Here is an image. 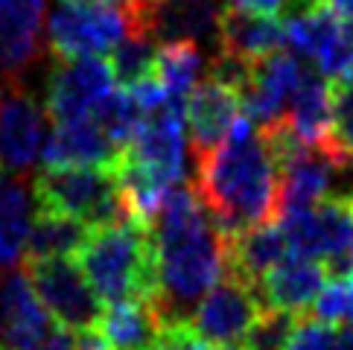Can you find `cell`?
<instances>
[{
	"label": "cell",
	"instance_id": "obj_34",
	"mask_svg": "<svg viewBox=\"0 0 353 350\" xmlns=\"http://www.w3.org/2000/svg\"><path fill=\"white\" fill-rule=\"evenodd\" d=\"M35 350H77V342L70 339V333L68 330H61V327H53V333L47 336V339L35 347Z\"/></svg>",
	"mask_w": 353,
	"mask_h": 350
},
{
	"label": "cell",
	"instance_id": "obj_15",
	"mask_svg": "<svg viewBox=\"0 0 353 350\" xmlns=\"http://www.w3.org/2000/svg\"><path fill=\"white\" fill-rule=\"evenodd\" d=\"M50 333V312L27 271H6L0 280V350H35Z\"/></svg>",
	"mask_w": 353,
	"mask_h": 350
},
{
	"label": "cell",
	"instance_id": "obj_24",
	"mask_svg": "<svg viewBox=\"0 0 353 350\" xmlns=\"http://www.w3.org/2000/svg\"><path fill=\"white\" fill-rule=\"evenodd\" d=\"M30 202L23 184L15 178L0 181V271H9L30 243Z\"/></svg>",
	"mask_w": 353,
	"mask_h": 350
},
{
	"label": "cell",
	"instance_id": "obj_25",
	"mask_svg": "<svg viewBox=\"0 0 353 350\" xmlns=\"http://www.w3.org/2000/svg\"><path fill=\"white\" fill-rule=\"evenodd\" d=\"M201 70V50L199 44L190 41H172L158 47V59H155V76L161 79L163 91L170 96V105H181L187 103V96L193 94L196 79Z\"/></svg>",
	"mask_w": 353,
	"mask_h": 350
},
{
	"label": "cell",
	"instance_id": "obj_8",
	"mask_svg": "<svg viewBox=\"0 0 353 350\" xmlns=\"http://www.w3.org/2000/svg\"><path fill=\"white\" fill-rule=\"evenodd\" d=\"M225 0H134L125 12L129 35H146L152 41H219V21Z\"/></svg>",
	"mask_w": 353,
	"mask_h": 350
},
{
	"label": "cell",
	"instance_id": "obj_23",
	"mask_svg": "<svg viewBox=\"0 0 353 350\" xmlns=\"http://www.w3.org/2000/svg\"><path fill=\"white\" fill-rule=\"evenodd\" d=\"M91 228L82 225L79 219L50 214V210H35L32 225H30V243H27V257L30 260H56V257H77Z\"/></svg>",
	"mask_w": 353,
	"mask_h": 350
},
{
	"label": "cell",
	"instance_id": "obj_7",
	"mask_svg": "<svg viewBox=\"0 0 353 350\" xmlns=\"http://www.w3.org/2000/svg\"><path fill=\"white\" fill-rule=\"evenodd\" d=\"M286 41L307 56L327 82L353 79V27L327 3H312L286 18Z\"/></svg>",
	"mask_w": 353,
	"mask_h": 350
},
{
	"label": "cell",
	"instance_id": "obj_12",
	"mask_svg": "<svg viewBox=\"0 0 353 350\" xmlns=\"http://www.w3.org/2000/svg\"><path fill=\"white\" fill-rule=\"evenodd\" d=\"M114 73H111L105 59H77L65 61L50 73L44 111L53 126L88 120L97 105L114 91Z\"/></svg>",
	"mask_w": 353,
	"mask_h": 350
},
{
	"label": "cell",
	"instance_id": "obj_13",
	"mask_svg": "<svg viewBox=\"0 0 353 350\" xmlns=\"http://www.w3.org/2000/svg\"><path fill=\"white\" fill-rule=\"evenodd\" d=\"M44 114L35 96L6 76L0 85V167L9 172H23L41 152Z\"/></svg>",
	"mask_w": 353,
	"mask_h": 350
},
{
	"label": "cell",
	"instance_id": "obj_9",
	"mask_svg": "<svg viewBox=\"0 0 353 350\" xmlns=\"http://www.w3.org/2000/svg\"><path fill=\"white\" fill-rule=\"evenodd\" d=\"M184 108L167 105L143 117L134 141L120 152V164L143 172L161 187H179L184 181Z\"/></svg>",
	"mask_w": 353,
	"mask_h": 350
},
{
	"label": "cell",
	"instance_id": "obj_27",
	"mask_svg": "<svg viewBox=\"0 0 353 350\" xmlns=\"http://www.w3.org/2000/svg\"><path fill=\"white\" fill-rule=\"evenodd\" d=\"M91 117L99 123V129L111 137V143H114L117 149H125L134 141L137 129H141L143 111L137 108V103L132 99L129 91L117 88V91H111L103 103L97 105V111Z\"/></svg>",
	"mask_w": 353,
	"mask_h": 350
},
{
	"label": "cell",
	"instance_id": "obj_10",
	"mask_svg": "<svg viewBox=\"0 0 353 350\" xmlns=\"http://www.w3.org/2000/svg\"><path fill=\"white\" fill-rule=\"evenodd\" d=\"M292 254L330 262L353 248V193H336L321 198L315 207L281 216Z\"/></svg>",
	"mask_w": 353,
	"mask_h": 350
},
{
	"label": "cell",
	"instance_id": "obj_31",
	"mask_svg": "<svg viewBox=\"0 0 353 350\" xmlns=\"http://www.w3.org/2000/svg\"><path fill=\"white\" fill-rule=\"evenodd\" d=\"M149 350H213V347L201 339L199 330L187 318H172V321H161V330Z\"/></svg>",
	"mask_w": 353,
	"mask_h": 350
},
{
	"label": "cell",
	"instance_id": "obj_33",
	"mask_svg": "<svg viewBox=\"0 0 353 350\" xmlns=\"http://www.w3.org/2000/svg\"><path fill=\"white\" fill-rule=\"evenodd\" d=\"M228 6L254 12V15H281L286 9H295V0H228Z\"/></svg>",
	"mask_w": 353,
	"mask_h": 350
},
{
	"label": "cell",
	"instance_id": "obj_21",
	"mask_svg": "<svg viewBox=\"0 0 353 350\" xmlns=\"http://www.w3.org/2000/svg\"><path fill=\"white\" fill-rule=\"evenodd\" d=\"M44 0H0V68L27 70L41 50Z\"/></svg>",
	"mask_w": 353,
	"mask_h": 350
},
{
	"label": "cell",
	"instance_id": "obj_14",
	"mask_svg": "<svg viewBox=\"0 0 353 350\" xmlns=\"http://www.w3.org/2000/svg\"><path fill=\"white\" fill-rule=\"evenodd\" d=\"M239 111H243V96L236 88L210 76L193 88V94L184 103V123L196 158L213 152L228 141L234 123L243 117Z\"/></svg>",
	"mask_w": 353,
	"mask_h": 350
},
{
	"label": "cell",
	"instance_id": "obj_1",
	"mask_svg": "<svg viewBox=\"0 0 353 350\" xmlns=\"http://www.w3.org/2000/svg\"><path fill=\"white\" fill-rule=\"evenodd\" d=\"M155 243L158 298L163 321L187 318L225 278V234L190 187H172L149 225Z\"/></svg>",
	"mask_w": 353,
	"mask_h": 350
},
{
	"label": "cell",
	"instance_id": "obj_19",
	"mask_svg": "<svg viewBox=\"0 0 353 350\" xmlns=\"http://www.w3.org/2000/svg\"><path fill=\"white\" fill-rule=\"evenodd\" d=\"M327 280V269L321 260L289 254L281 266H274L260 283V295L266 309H281L301 316L307 307L315 304Z\"/></svg>",
	"mask_w": 353,
	"mask_h": 350
},
{
	"label": "cell",
	"instance_id": "obj_11",
	"mask_svg": "<svg viewBox=\"0 0 353 350\" xmlns=\"http://www.w3.org/2000/svg\"><path fill=\"white\" fill-rule=\"evenodd\" d=\"M263 312H266V304H263L260 289L225 274L199 301L190 316V324L210 347H216L243 342Z\"/></svg>",
	"mask_w": 353,
	"mask_h": 350
},
{
	"label": "cell",
	"instance_id": "obj_35",
	"mask_svg": "<svg viewBox=\"0 0 353 350\" xmlns=\"http://www.w3.org/2000/svg\"><path fill=\"white\" fill-rule=\"evenodd\" d=\"M319 3H327L342 21H353V0H319Z\"/></svg>",
	"mask_w": 353,
	"mask_h": 350
},
{
	"label": "cell",
	"instance_id": "obj_28",
	"mask_svg": "<svg viewBox=\"0 0 353 350\" xmlns=\"http://www.w3.org/2000/svg\"><path fill=\"white\" fill-rule=\"evenodd\" d=\"M312 309L319 321H327L333 327H353V274L327 280Z\"/></svg>",
	"mask_w": 353,
	"mask_h": 350
},
{
	"label": "cell",
	"instance_id": "obj_22",
	"mask_svg": "<svg viewBox=\"0 0 353 350\" xmlns=\"http://www.w3.org/2000/svg\"><path fill=\"white\" fill-rule=\"evenodd\" d=\"M161 312L149 301H120L108 304L99 330L111 350H149L161 330Z\"/></svg>",
	"mask_w": 353,
	"mask_h": 350
},
{
	"label": "cell",
	"instance_id": "obj_6",
	"mask_svg": "<svg viewBox=\"0 0 353 350\" xmlns=\"http://www.w3.org/2000/svg\"><path fill=\"white\" fill-rule=\"evenodd\" d=\"M27 278L32 283L44 309L56 318L61 330H88L97 327L103 318V298L88 283L77 257H56V260H30L27 257Z\"/></svg>",
	"mask_w": 353,
	"mask_h": 350
},
{
	"label": "cell",
	"instance_id": "obj_2",
	"mask_svg": "<svg viewBox=\"0 0 353 350\" xmlns=\"http://www.w3.org/2000/svg\"><path fill=\"white\" fill-rule=\"evenodd\" d=\"M196 196L225 236L277 222L281 169L260 129L243 143L225 141L199 158Z\"/></svg>",
	"mask_w": 353,
	"mask_h": 350
},
{
	"label": "cell",
	"instance_id": "obj_36",
	"mask_svg": "<svg viewBox=\"0 0 353 350\" xmlns=\"http://www.w3.org/2000/svg\"><path fill=\"white\" fill-rule=\"evenodd\" d=\"M336 350H353V327H342V330H339Z\"/></svg>",
	"mask_w": 353,
	"mask_h": 350
},
{
	"label": "cell",
	"instance_id": "obj_30",
	"mask_svg": "<svg viewBox=\"0 0 353 350\" xmlns=\"http://www.w3.org/2000/svg\"><path fill=\"white\" fill-rule=\"evenodd\" d=\"M336 111H333V146L345 167L353 164V79L333 85Z\"/></svg>",
	"mask_w": 353,
	"mask_h": 350
},
{
	"label": "cell",
	"instance_id": "obj_4",
	"mask_svg": "<svg viewBox=\"0 0 353 350\" xmlns=\"http://www.w3.org/2000/svg\"><path fill=\"white\" fill-rule=\"evenodd\" d=\"M39 210L79 219L91 231L125 219L114 167H61L41 169L32 187Z\"/></svg>",
	"mask_w": 353,
	"mask_h": 350
},
{
	"label": "cell",
	"instance_id": "obj_32",
	"mask_svg": "<svg viewBox=\"0 0 353 350\" xmlns=\"http://www.w3.org/2000/svg\"><path fill=\"white\" fill-rule=\"evenodd\" d=\"M339 333L333 324L319 318H298L286 350H336Z\"/></svg>",
	"mask_w": 353,
	"mask_h": 350
},
{
	"label": "cell",
	"instance_id": "obj_29",
	"mask_svg": "<svg viewBox=\"0 0 353 350\" xmlns=\"http://www.w3.org/2000/svg\"><path fill=\"white\" fill-rule=\"evenodd\" d=\"M301 316L292 312H281V309H266L263 316L254 321V327L248 330L243 344L248 350H286L289 336H292L295 324Z\"/></svg>",
	"mask_w": 353,
	"mask_h": 350
},
{
	"label": "cell",
	"instance_id": "obj_5",
	"mask_svg": "<svg viewBox=\"0 0 353 350\" xmlns=\"http://www.w3.org/2000/svg\"><path fill=\"white\" fill-rule=\"evenodd\" d=\"M129 39V18L105 3H61L47 21V47L61 65L94 59Z\"/></svg>",
	"mask_w": 353,
	"mask_h": 350
},
{
	"label": "cell",
	"instance_id": "obj_16",
	"mask_svg": "<svg viewBox=\"0 0 353 350\" xmlns=\"http://www.w3.org/2000/svg\"><path fill=\"white\" fill-rule=\"evenodd\" d=\"M301 70L304 68L298 65V59L292 53H286V50L251 65L248 82L239 96H243L245 117L254 126L260 123V129H263L286 117L289 99H292L295 88L301 82Z\"/></svg>",
	"mask_w": 353,
	"mask_h": 350
},
{
	"label": "cell",
	"instance_id": "obj_17",
	"mask_svg": "<svg viewBox=\"0 0 353 350\" xmlns=\"http://www.w3.org/2000/svg\"><path fill=\"white\" fill-rule=\"evenodd\" d=\"M292 254L289 240L277 222L254 225L225 236V274L260 289L263 278Z\"/></svg>",
	"mask_w": 353,
	"mask_h": 350
},
{
	"label": "cell",
	"instance_id": "obj_26",
	"mask_svg": "<svg viewBox=\"0 0 353 350\" xmlns=\"http://www.w3.org/2000/svg\"><path fill=\"white\" fill-rule=\"evenodd\" d=\"M155 59H158V47L152 39H146V35H129V39H123L111 50L108 68L114 73V82L123 91H129L137 82L155 76Z\"/></svg>",
	"mask_w": 353,
	"mask_h": 350
},
{
	"label": "cell",
	"instance_id": "obj_37",
	"mask_svg": "<svg viewBox=\"0 0 353 350\" xmlns=\"http://www.w3.org/2000/svg\"><path fill=\"white\" fill-rule=\"evenodd\" d=\"M213 350H248L243 342H231V344H216Z\"/></svg>",
	"mask_w": 353,
	"mask_h": 350
},
{
	"label": "cell",
	"instance_id": "obj_3",
	"mask_svg": "<svg viewBox=\"0 0 353 350\" xmlns=\"http://www.w3.org/2000/svg\"><path fill=\"white\" fill-rule=\"evenodd\" d=\"M77 262L103 301H149L155 307L158 266L152 231L146 225L125 216L91 231L85 248L77 254Z\"/></svg>",
	"mask_w": 353,
	"mask_h": 350
},
{
	"label": "cell",
	"instance_id": "obj_20",
	"mask_svg": "<svg viewBox=\"0 0 353 350\" xmlns=\"http://www.w3.org/2000/svg\"><path fill=\"white\" fill-rule=\"evenodd\" d=\"M286 44V21L274 15H254L228 6L219 21V53L260 61L274 53H281Z\"/></svg>",
	"mask_w": 353,
	"mask_h": 350
},
{
	"label": "cell",
	"instance_id": "obj_18",
	"mask_svg": "<svg viewBox=\"0 0 353 350\" xmlns=\"http://www.w3.org/2000/svg\"><path fill=\"white\" fill-rule=\"evenodd\" d=\"M123 149L111 143V137L99 129L94 117L56 126L41 149L44 169L61 167H117Z\"/></svg>",
	"mask_w": 353,
	"mask_h": 350
}]
</instances>
